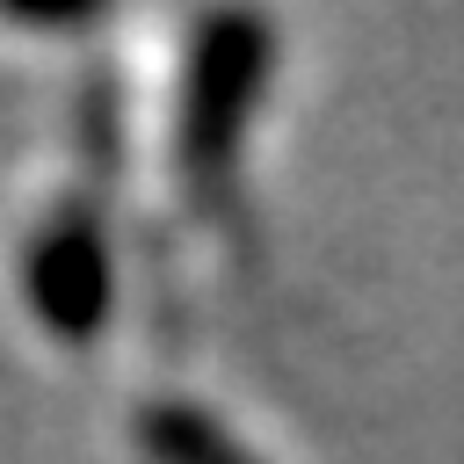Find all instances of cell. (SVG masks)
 I'll use <instances>...</instances> for the list:
<instances>
[{"mask_svg":"<svg viewBox=\"0 0 464 464\" xmlns=\"http://www.w3.org/2000/svg\"><path fill=\"white\" fill-rule=\"evenodd\" d=\"M0 14L7 22H22V29H94L102 14H109V0H0Z\"/></svg>","mask_w":464,"mask_h":464,"instance_id":"4","label":"cell"},{"mask_svg":"<svg viewBox=\"0 0 464 464\" xmlns=\"http://www.w3.org/2000/svg\"><path fill=\"white\" fill-rule=\"evenodd\" d=\"M276 65V29L254 7H218L203 14L188 44V80H181V152L196 174H225L246 145V123L268 94Z\"/></svg>","mask_w":464,"mask_h":464,"instance_id":"1","label":"cell"},{"mask_svg":"<svg viewBox=\"0 0 464 464\" xmlns=\"http://www.w3.org/2000/svg\"><path fill=\"white\" fill-rule=\"evenodd\" d=\"M22 290H29V312L44 319V334L58 341H94L116 312V261H109V239L94 225V210H58L29 261H22Z\"/></svg>","mask_w":464,"mask_h":464,"instance_id":"2","label":"cell"},{"mask_svg":"<svg viewBox=\"0 0 464 464\" xmlns=\"http://www.w3.org/2000/svg\"><path fill=\"white\" fill-rule=\"evenodd\" d=\"M138 442H145L152 464H261L246 442H232V435H225L203 406H188V399H160V406H145Z\"/></svg>","mask_w":464,"mask_h":464,"instance_id":"3","label":"cell"}]
</instances>
